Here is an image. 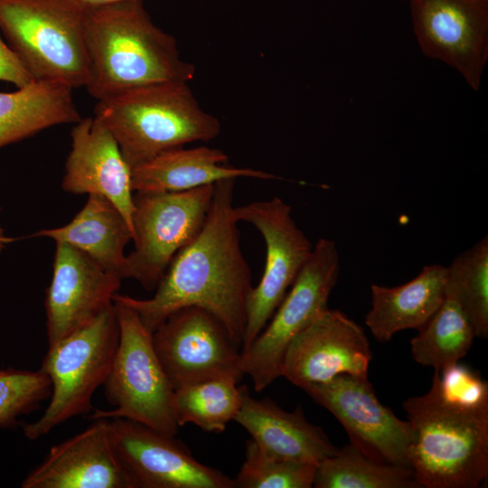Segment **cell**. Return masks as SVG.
<instances>
[{
    "instance_id": "6da1fadb",
    "label": "cell",
    "mask_w": 488,
    "mask_h": 488,
    "mask_svg": "<svg viewBox=\"0 0 488 488\" xmlns=\"http://www.w3.org/2000/svg\"><path fill=\"white\" fill-rule=\"evenodd\" d=\"M235 183L229 178L214 183L202 230L172 259L152 297L114 296L113 302L136 311L150 333L175 311L195 306L218 319L232 343L241 347L253 286L234 216Z\"/></svg>"
},
{
    "instance_id": "7a4b0ae2",
    "label": "cell",
    "mask_w": 488,
    "mask_h": 488,
    "mask_svg": "<svg viewBox=\"0 0 488 488\" xmlns=\"http://www.w3.org/2000/svg\"><path fill=\"white\" fill-rule=\"evenodd\" d=\"M84 42L89 63L86 89L97 100L163 81L192 80L174 36L158 27L144 1L87 6Z\"/></svg>"
},
{
    "instance_id": "3957f363",
    "label": "cell",
    "mask_w": 488,
    "mask_h": 488,
    "mask_svg": "<svg viewBox=\"0 0 488 488\" xmlns=\"http://www.w3.org/2000/svg\"><path fill=\"white\" fill-rule=\"evenodd\" d=\"M408 456L419 487L476 488L488 476V407L445 399L436 383L403 402Z\"/></svg>"
},
{
    "instance_id": "277c9868",
    "label": "cell",
    "mask_w": 488,
    "mask_h": 488,
    "mask_svg": "<svg viewBox=\"0 0 488 488\" xmlns=\"http://www.w3.org/2000/svg\"><path fill=\"white\" fill-rule=\"evenodd\" d=\"M186 81H163L98 100L94 114L132 168L158 154L217 137L220 120L203 110Z\"/></svg>"
},
{
    "instance_id": "5b68a950",
    "label": "cell",
    "mask_w": 488,
    "mask_h": 488,
    "mask_svg": "<svg viewBox=\"0 0 488 488\" xmlns=\"http://www.w3.org/2000/svg\"><path fill=\"white\" fill-rule=\"evenodd\" d=\"M86 8L79 0H0V31L35 80L85 87Z\"/></svg>"
},
{
    "instance_id": "8992f818",
    "label": "cell",
    "mask_w": 488,
    "mask_h": 488,
    "mask_svg": "<svg viewBox=\"0 0 488 488\" xmlns=\"http://www.w3.org/2000/svg\"><path fill=\"white\" fill-rule=\"evenodd\" d=\"M118 339L113 303L89 324L48 346L41 370L52 383L50 401L37 420L23 427L26 438L36 440L91 409L92 396L110 371Z\"/></svg>"
},
{
    "instance_id": "52a82bcc",
    "label": "cell",
    "mask_w": 488,
    "mask_h": 488,
    "mask_svg": "<svg viewBox=\"0 0 488 488\" xmlns=\"http://www.w3.org/2000/svg\"><path fill=\"white\" fill-rule=\"evenodd\" d=\"M114 303L119 339L105 381L111 410H95L90 418H126L175 436L179 426L174 409V389L155 353L152 333L132 308Z\"/></svg>"
},
{
    "instance_id": "ba28073f",
    "label": "cell",
    "mask_w": 488,
    "mask_h": 488,
    "mask_svg": "<svg viewBox=\"0 0 488 488\" xmlns=\"http://www.w3.org/2000/svg\"><path fill=\"white\" fill-rule=\"evenodd\" d=\"M214 183L182 192H136L134 249L127 255V278L155 290L174 256L202 230Z\"/></svg>"
},
{
    "instance_id": "9c48e42d",
    "label": "cell",
    "mask_w": 488,
    "mask_h": 488,
    "mask_svg": "<svg viewBox=\"0 0 488 488\" xmlns=\"http://www.w3.org/2000/svg\"><path fill=\"white\" fill-rule=\"evenodd\" d=\"M340 272L335 242L321 238L284 299L251 345L241 355L243 374L250 377L260 392L281 376L290 342L322 313Z\"/></svg>"
},
{
    "instance_id": "30bf717a",
    "label": "cell",
    "mask_w": 488,
    "mask_h": 488,
    "mask_svg": "<svg viewBox=\"0 0 488 488\" xmlns=\"http://www.w3.org/2000/svg\"><path fill=\"white\" fill-rule=\"evenodd\" d=\"M234 216L260 232L267 250L263 275L248 299L244 352L272 317L314 247L294 221L291 207L279 197L234 206Z\"/></svg>"
},
{
    "instance_id": "8fae6325",
    "label": "cell",
    "mask_w": 488,
    "mask_h": 488,
    "mask_svg": "<svg viewBox=\"0 0 488 488\" xmlns=\"http://www.w3.org/2000/svg\"><path fill=\"white\" fill-rule=\"evenodd\" d=\"M159 361L174 389L207 380H240L241 355L222 324L188 306L170 314L152 333Z\"/></svg>"
},
{
    "instance_id": "7c38bea8",
    "label": "cell",
    "mask_w": 488,
    "mask_h": 488,
    "mask_svg": "<svg viewBox=\"0 0 488 488\" xmlns=\"http://www.w3.org/2000/svg\"><path fill=\"white\" fill-rule=\"evenodd\" d=\"M409 11L422 52L478 91L488 61V0H409Z\"/></svg>"
},
{
    "instance_id": "4fadbf2b",
    "label": "cell",
    "mask_w": 488,
    "mask_h": 488,
    "mask_svg": "<svg viewBox=\"0 0 488 488\" xmlns=\"http://www.w3.org/2000/svg\"><path fill=\"white\" fill-rule=\"evenodd\" d=\"M331 412L347 431L351 443L383 463L410 467V428L381 404L368 378L341 374L303 389Z\"/></svg>"
},
{
    "instance_id": "5bb4252c",
    "label": "cell",
    "mask_w": 488,
    "mask_h": 488,
    "mask_svg": "<svg viewBox=\"0 0 488 488\" xmlns=\"http://www.w3.org/2000/svg\"><path fill=\"white\" fill-rule=\"evenodd\" d=\"M109 421L114 447L137 488H235L233 479L198 462L174 436L126 418Z\"/></svg>"
},
{
    "instance_id": "9a60e30c",
    "label": "cell",
    "mask_w": 488,
    "mask_h": 488,
    "mask_svg": "<svg viewBox=\"0 0 488 488\" xmlns=\"http://www.w3.org/2000/svg\"><path fill=\"white\" fill-rule=\"evenodd\" d=\"M371 359L363 328L328 308L290 342L281 376L302 389L341 374L368 378Z\"/></svg>"
},
{
    "instance_id": "2e32d148",
    "label": "cell",
    "mask_w": 488,
    "mask_h": 488,
    "mask_svg": "<svg viewBox=\"0 0 488 488\" xmlns=\"http://www.w3.org/2000/svg\"><path fill=\"white\" fill-rule=\"evenodd\" d=\"M55 244L45 297L48 346L89 324L112 306L122 281L73 246Z\"/></svg>"
},
{
    "instance_id": "e0dca14e",
    "label": "cell",
    "mask_w": 488,
    "mask_h": 488,
    "mask_svg": "<svg viewBox=\"0 0 488 488\" xmlns=\"http://www.w3.org/2000/svg\"><path fill=\"white\" fill-rule=\"evenodd\" d=\"M23 488H137L114 447L110 421L95 419L53 446L22 482Z\"/></svg>"
},
{
    "instance_id": "ac0fdd59",
    "label": "cell",
    "mask_w": 488,
    "mask_h": 488,
    "mask_svg": "<svg viewBox=\"0 0 488 488\" xmlns=\"http://www.w3.org/2000/svg\"><path fill=\"white\" fill-rule=\"evenodd\" d=\"M61 188L71 194H99L122 213L132 231V169L104 122L94 115L80 118L70 131ZM133 235V231H132Z\"/></svg>"
},
{
    "instance_id": "d6986e66",
    "label": "cell",
    "mask_w": 488,
    "mask_h": 488,
    "mask_svg": "<svg viewBox=\"0 0 488 488\" xmlns=\"http://www.w3.org/2000/svg\"><path fill=\"white\" fill-rule=\"evenodd\" d=\"M241 388V406L235 421L267 453L277 457L318 465L338 449L324 431L309 423L300 407L289 412L270 399H256Z\"/></svg>"
},
{
    "instance_id": "ffe728a7",
    "label": "cell",
    "mask_w": 488,
    "mask_h": 488,
    "mask_svg": "<svg viewBox=\"0 0 488 488\" xmlns=\"http://www.w3.org/2000/svg\"><path fill=\"white\" fill-rule=\"evenodd\" d=\"M228 159L222 150L205 145L166 150L132 168V189L182 192L229 178L279 179L261 170L226 165Z\"/></svg>"
},
{
    "instance_id": "44dd1931",
    "label": "cell",
    "mask_w": 488,
    "mask_h": 488,
    "mask_svg": "<svg viewBox=\"0 0 488 488\" xmlns=\"http://www.w3.org/2000/svg\"><path fill=\"white\" fill-rule=\"evenodd\" d=\"M446 275V267L434 264L401 286L371 285V309L365 324L374 338L388 342L402 330L420 331L445 299Z\"/></svg>"
},
{
    "instance_id": "7402d4cb",
    "label": "cell",
    "mask_w": 488,
    "mask_h": 488,
    "mask_svg": "<svg viewBox=\"0 0 488 488\" xmlns=\"http://www.w3.org/2000/svg\"><path fill=\"white\" fill-rule=\"evenodd\" d=\"M32 237L70 244L108 271L127 278L125 248L132 240V231L122 213L102 195L89 194L82 209L67 224L42 229Z\"/></svg>"
},
{
    "instance_id": "603a6c76",
    "label": "cell",
    "mask_w": 488,
    "mask_h": 488,
    "mask_svg": "<svg viewBox=\"0 0 488 488\" xmlns=\"http://www.w3.org/2000/svg\"><path fill=\"white\" fill-rule=\"evenodd\" d=\"M80 118L72 89L59 83L33 80L14 92H0V148Z\"/></svg>"
},
{
    "instance_id": "cb8c5ba5",
    "label": "cell",
    "mask_w": 488,
    "mask_h": 488,
    "mask_svg": "<svg viewBox=\"0 0 488 488\" xmlns=\"http://www.w3.org/2000/svg\"><path fill=\"white\" fill-rule=\"evenodd\" d=\"M418 332L410 340L413 359L439 371L465 357L475 337L457 298L446 288L442 305Z\"/></svg>"
},
{
    "instance_id": "d4e9b609",
    "label": "cell",
    "mask_w": 488,
    "mask_h": 488,
    "mask_svg": "<svg viewBox=\"0 0 488 488\" xmlns=\"http://www.w3.org/2000/svg\"><path fill=\"white\" fill-rule=\"evenodd\" d=\"M315 488H418L411 468L376 460L353 444L338 448L316 466Z\"/></svg>"
},
{
    "instance_id": "484cf974",
    "label": "cell",
    "mask_w": 488,
    "mask_h": 488,
    "mask_svg": "<svg viewBox=\"0 0 488 488\" xmlns=\"http://www.w3.org/2000/svg\"><path fill=\"white\" fill-rule=\"evenodd\" d=\"M239 379L221 377L174 389V409L178 426L192 423L206 432H222L241 406Z\"/></svg>"
},
{
    "instance_id": "4316f807",
    "label": "cell",
    "mask_w": 488,
    "mask_h": 488,
    "mask_svg": "<svg viewBox=\"0 0 488 488\" xmlns=\"http://www.w3.org/2000/svg\"><path fill=\"white\" fill-rule=\"evenodd\" d=\"M446 290L458 300L475 337L488 336V238L459 254L446 267Z\"/></svg>"
},
{
    "instance_id": "83f0119b",
    "label": "cell",
    "mask_w": 488,
    "mask_h": 488,
    "mask_svg": "<svg viewBox=\"0 0 488 488\" xmlns=\"http://www.w3.org/2000/svg\"><path fill=\"white\" fill-rule=\"evenodd\" d=\"M317 465L277 457L252 439L246 444L245 460L233 479L235 488H310Z\"/></svg>"
},
{
    "instance_id": "f1b7e54d",
    "label": "cell",
    "mask_w": 488,
    "mask_h": 488,
    "mask_svg": "<svg viewBox=\"0 0 488 488\" xmlns=\"http://www.w3.org/2000/svg\"><path fill=\"white\" fill-rule=\"evenodd\" d=\"M52 383L40 369L0 370V427H8L50 398Z\"/></svg>"
},
{
    "instance_id": "f546056e",
    "label": "cell",
    "mask_w": 488,
    "mask_h": 488,
    "mask_svg": "<svg viewBox=\"0 0 488 488\" xmlns=\"http://www.w3.org/2000/svg\"><path fill=\"white\" fill-rule=\"evenodd\" d=\"M433 379L445 399L468 407H488V383L469 367L457 362L435 370Z\"/></svg>"
},
{
    "instance_id": "4dcf8cb0",
    "label": "cell",
    "mask_w": 488,
    "mask_h": 488,
    "mask_svg": "<svg viewBox=\"0 0 488 488\" xmlns=\"http://www.w3.org/2000/svg\"><path fill=\"white\" fill-rule=\"evenodd\" d=\"M0 80L13 83L17 89L35 80L17 54L0 35Z\"/></svg>"
},
{
    "instance_id": "1f68e13d",
    "label": "cell",
    "mask_w": 488,
    "mask_h": 488,
    "mask_svg": "<svg viewBox=\"0 0 488 488\" xmlns=\"http://www.w3.org/2000/svg\"><path fill=\"white\" fill-rule=\"evenodd\" d=\"M87 6L108 5L124 1H145V0H79Z\"/></svg>"
},
{
    "instance_id": "d6a6232c",
    "label": "cell",
    "mask_w": 488,
    "mask_h": 488,
    "mask_svg": "<svg viewBox=\"0 0 488 488\" xmlns=\"http://www.w3.org/2000/svg\"><path fill=\"white\" fill-rule=\"evenodd\" d=\"M11 241H12V239H10L5 234L4 229L0 226V253L5 248V246Z\"/></svg>"
}]
</instances>
